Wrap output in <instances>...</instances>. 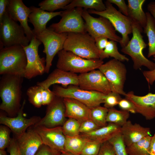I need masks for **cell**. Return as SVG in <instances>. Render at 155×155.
Returning <instances> with one entry per match:
<instances>
[{
    "label": "cell",
    "instance_id": "obj_1",
    "mask_svg": "<svg viewBox=\"0 0 155 155\" xmlns=\"http://www.w3.org/2000/svg\"><path fill=\"white\" fill-rule=\"evenodd\" d=\"M24 77L13 75H2L0 81V108L10 117L16 116L22 104V84Z\"/></svg>",
    "mask_w": 155,
    "mask_h": 155
},
{
    "label": "cell",
    "instance_id": "obj_2",
    "mask_svg": "<svg viewBox=\"0 0 155 155\" xmlns=\"http://www.w3.org/2000/svg\"><path fill=\"white\" fill-rule=\"evenodd\" d=\"M0 49V74L24 77L27 60L23 46L15 45Z\"/></svg>",
    "mask_w": 155,
    "mask_h": 155
},
{
    "label": "cell",
    "instance_id": "obj_3",
    "mask_svg": "<svg viewBox=\"0 0 155 155\" xmlns=\"http://www.w3.org/2000/svg\"><path fill=\"white\" fill-rule=\"evenodd\" d=\"M132 27V37L127 45L122 48L121 51L131 57L135 69H140L144 66L149 70H152L155 68V63L147 58L143 52V49L147 46L142 35L143 28L138 24L133 22Z\"/></svg>",
    "mask_w": 155,
    "mask_h": 155
},
{
    "label": "cell",
    "instance_id": "obj_4",
    "mask_svg": "<svg viewBox=\"0 0 155 155\" xmlns=\"http://www.w3.org/2000/svg\"><path fill=\"white\" fill-rule=\"evenodd\" d=\"M63 49L85 59H100L95 39L87 32L68 33Z\"/></svg>",
    "mask_w": 155,
    "mask_h": 155
},
{
    "label": "cell",
    "instance_id": "obj_5",
    "mask_svg": "<svg viewBox=\"0 0 155 155\" xmlns=\"http://www.w3.org/2000/svg\"><path fill=\"white\" fill-rule=\"evenodd\" d=\"M57 54V68L74 73L81 74L98 69L104 63L103 60L100 59H85L64 49Z\"/></svg>",
    "mask_w": 155,
    "mask_h": 155
},
{
    "label": "cell",
    "instance_id": "obj_6",
    "mask_svg": "<svg viewBox=\"0 0 155 155\" xmlns=\"http://www.w3.org/2000/svg\"><path fill=\"white\" fill-rule=\"evenodd\" d=\"M30 42L23 27L6 11L0 22V49L15 45L25 46Z\"/></svg>",
    "mask_w": 155,
    "mask_h": 155
},
{
    "label": "cell",
    "instance_id": "obj_7",
    "mask_svg": "<svg viewBox=\"0 0 155 155\" xmlns=\"http://www.w3.org/2000/svg\"><path fill=\"white\" fill-rule=\"evenodd\" d=\"M106 9L102 11H98L93 9H89L90 14H94L107 19L111 23L116 31L120 33L122 40L119 42L122 48L125 46L129 41V35L132 32V22L131 19L113 6L107 0L105 2Z\"/></svg>",
    "mask_w": 155,
    "mask_h": 155
},
{
    "label": "cell",
    "instance_id": "obj_8",
    "mask_svg": "<svg viewBox=\"0 0 155 155\" xmlns=\"http://www.w3.org/2000/svg\"><path fill=\"white\" fill-rule=\"evenodd\" d=\"M52 91L56 96L75 99L90 109L104 103L105 95L100 92L85 90L80 88L79 86L74 85L64 88L55 84L53 85Z\"/></svg>",
    "mask_w": 155,
    "mask_h": 155
},
{
    "label": "cell",
    "instance_id": "obj_9",
    "mask_svg": "<svg viewBox=\"0 0 155 155\" xmlns=\"http://www.w3.org/2000/svg\"><path fill=\"white\" fill-rule=\"evenodd\" d=\"M82 16L85 21L86 32L94 39L104 37L117 42L121 41L122 37L116 34L113 26L106 18L101 16L93 17L85 9H83Z\"/></svg>",
    "mask_w": 155,
    "mask_h": 155
},
{
    "label": "cell",
    "instance_id": "obj_10",
    "mask_svg": "<svg viewBox=\"0 0 155 155\" xmlns=\"http://www.w3.org/2000/svg\"><path fill=\"white\" fill-rule=\"evenodd\" d=\"M67 34V33H57L46 28L44 30L35 36L44 46L43 52L46 55V73H49L55 55L63 49Z\"/></svg>",
    "mask_w": 155,
    "mask_h": 155
},
{
    "label": "cell",
    "instance_id": "obj_11",
    "mask_svg": "<svg viewBox=\"0 0 155 155\" xmlns=\"http://www.w3.org/2000/svg\"><path fill=\"white\" fill-rule=\"evenodd\" d=\"M98 69L108 80L112 92L125 96L124 90L126 80L127 70L121 61L113 59L102 64Z\"/></svg>",
    "mask_w": 155,
    "mask_h": 155
},
{
    "label": "cell",
    "instance_id": "obj_12",
    "mask_svg": "<svg viewBox=\"0 0 155 155\" xmlns=\"http://www.w3.org/2000/svg\"><path fill=\"white\" fill-rule=\"evenodd\" d=\"M83 10L82 8L76 7L62 11L60 21L47 28L58 33L86 32L82 16Z\"/></svg>",
    "mask_w": 155,
    "mask_h": 155
},
{
    "label": "cell",
    "instance_id": "obj_13",
    "mask_svg": "<svg viewBox=\"0 0 155 155\" xmlns=\"http://www.w3.org/2000/svg\"><path fill=\"white\" fill-rule=\"evenodd\" d=\"M42 43L34 36L28 45L23 46L27 60L24 78L27 79H32L45 73L46 59L40 58L38 53V48Z\"/></svg>",
    "mask_w": 155,
    "mask_h": 155
},
{
    "label": "cell",
    "instance_id": "obj_14",
    "mask_svg": "<svg viewBox=\"0 0 155 155\" xmlns=\"http://www.w3.org/2000/svg\"><path fill=\"white\" fill-rule=\"evenodd\" d=\"M63 98L55 96L47 105L45 116L34 126H41L48 128L62 126L67 119Z\"/></svg>",
    "mask_w": 155,
    "mask_h": 155
},
{
    "label": "cell",
    "instance_id": "obj_15",
    "mask_svg": "<svg viewBox=\"0 0 155 155\" xmlns=\"http://www.w3.org/2000/svg\"><path fill=\"white\" fill-rule=\"evenodd\" d=\"M78 79V86L82 89L105 94L111 92L108 80L99 69L80 74Z\"/></svg>",
    "mask_w": 155,
    "mask_h": 155
},
{
    "label": "cell",
    "instance_id": "obj_16",
    "mask_svg": "<svg viewBox=\"0 0 155 155\" xmlns=\"http://www.w3.org/2000/svg\"><path fill=\"white\" fill-rule=\"evenodd\" d=\"M26 101L24 100L21 108L16 116L7 117L1 115L0 123L8 127L17 138L23 134L30 127L38 123L41 118L39 116H33L26 118L23 115V110Z\"/></svg>",
    "mask_w": 155,
    "mask_h": 155
},
{
    "label": "cell",
    "instance_id": "obj_17",
    "mask_svg": "<svg viewBox=\"0 0 155 155\" xmlns=\"http://www.w3.org/2000/svg\"><path fill=\"white\" fill-rule=\"evenodd\" d=\"M33 126V128L40 137L43 144L61 153L65 151V136L62 126L48 128L41 126Z\"/></svg>",
    "mask_w": 155,
    "mask_h": 155
},
{
    "label": "cell",
    "instance_id": "obj_18",
    "mask_svg": "<svg viewBox=\"0 0 155 155\" xmlns=\"http://www.w3.org/2000/svg\"><path fill=\"white\" fill-rule=\"evenodd\" d=\"M6 11L13 20L20 22L30 41L35 35L28 23L29 15L31 12L30 7L26 6L22 0H9Z\"/></svg>",
    "mask_w": 155,
    "mask_h": 155
},
{
    "label": "cell",
    "instance_id": "obj_19",
    "mask_svg": "<svg viewBox=\"0 0 155 155\" xmlns=\"http://www.w3.org/2000/svg\"><path fill=\"white\" fill-rule=\"evenodd\" d=\"M125 96L133 104L136 113L141 114L147 120L155 118V93H149L144 96H139L130 91L126 93Z\"/></svg>",
    "mask_w": 155,
    "mask_h": 155
},
{
    "label": "cell",
    "instance_id": "obj_20",
    "mask_svg": "<svg viewBox=\"0 0 155 155\" xmlns=\"http://www.w3.org/2000/svg\"><path fill=\"white\" fill-rule=\"evenodd\" d=\"M61 84L66 88L70 85L79 86L78 75L76 73L63 71L57 68L51 72L44 80L38 82L37 85L45 88H49L52 85Z\"/></svg>",
    "mask_w": 155,
    "mask_h": 155
},
{
    "label": "cell",
    "instance_id": "obj_21",
    "mask_svg": "<svg viewBox=\"0 0 155 155\" xmlns=\"http://www.w3.org/2000/svg\"><path fill=\"white\" fill-rule=\"evenodd\" d=\"M21 155H35L43 144L41 138L33 128L15 138Z\"/></svg>",
    "mask_w": 155,
    "mask_h": 155
},
{
    "label": "cell",
    "instance_id": "obj_22",
    "mask_svg": "<svg viewBox=\"0 0 155 155\" xmlns=\"http://www.w3.org/2000/svg\"><path fill=\"white\" fill-rule=\"evenodd\" d=\"M121 133L124 144L127 146L151 135V132L149 127H143L136 123L133 124L128 120L121 127Z\"/></svg>",
    "mask_w": 155,
    "mask_h": 155
},
{
    "label": "cell",
    "instance_id": "obj_23",
    "mask_svg": "<svg viewBox=\"0 0 155 155\" xmlns=\"http://www.w3.org/2000/svg\"><path fill=\"white\" fill-rule=\"evenodd\" d=\"M63 100L66 117L75 119L81 123L86 120L91 119V109L87 106L71 98H63Z\"/></svg>",
    "mask_w": 155,
    "mask_h": 155
},
{
    "label": "cell",
    "instance_id": "obj_24",
    "mask_svg": "<svg viewBox=\"0 0 155 155\" xmlns=\"http://www.w3.org/2000/svg\"><path fill=\"white\" fill-rule=\"evenodd\" d=\"M30 7L31 12L29 15L28 21L33 26L34 28L32 30L35 36L45 30L47 23L53 18L60 16L62 12L46 11L33 6Z\"/></svg>",
    "mask_w": 155,
    "mask_h": 155
},
{
    "label": "cell",
    "instance_id": "obj_25",
    "mask_svg": "<svg viewBox=\"0 0 155 155\" xmlns=\"http://www.w3.org/2000/svg\"><path fill=\"white\" fill-rule=\"evenodd\" d=\"M121 127L108 123L104 127H100L92 132L80 134L88 140L96 142L101 144L108 141L112 137L121 133Z\"/></svg>",
    "mask_w": 155,
    "mask_h": 155
},
{
    "label": "cell",
    "instance_id": "obj_26",
    "mask_svg": "<svg viewBox=\"0 0 155 155\" xmlns=\"http://www.w3.org/2000/svg\"><path fill=\"white\" fill-rule=\"evenodd\" d=\"M145 0H128V17L132 22L138 24L142 28L145 27L147 23L146 13L142 7Z\"/></svg>",
    "mask_w": 155,
    "mask_h": 155
},
{
    "label": "cell",
    "instance_id": "obj_27",
    "mask_svg": "<svg viewBox=\"0 0 155 155\" xmlns=\"http://www.w3.org/2000/svg\"><path fill=\"white\" fill-rule=\"evenodd\" d=\"M146 25L144 29L148 39V51L147 57L149 58L155 55V20L149 12H146Z\"/></svg>",
    "mask_w": 155,
    "mask_h": 155
},
{
    "label": "cell",
    "instance_id": "obj_28",
    "mask_svg": "<svg viewBox=\"0 0 155 155\" xmlns=\"http://www.w3.org/2000/svg\"><path fill=\"white\" fill-rule=\"evenodd\" d=\"M76 7H83L86 9H93L98 11H103L106 9L105 3L102 0H72L63 9L67 10Z\"/></svg>",
    "mask_w": 155,
    "mask_h": 155
},
{
    "label": "cell",
    "instance_id": "obj_29",
    "mask_svg": "<svg viewBox=\"0 0 155 155\" xmlns=\"http://www.w3.org/2000/svg\"><path fill=\"white\" fill-rule=\"evenodd\" d=\"M88 140L80 134L79 135L69 137L65 136L64 145L65 151L80 155Z\"/></svg>",
    "mask_w": 155,
    "mask_h": 155
},
{
    "label": "cell",
    "instance_id": "obj_30",
    "mask_svg": "<svg viewBox=\"0 0 155 155\" xmlns=\"http://www.w3.org/2000/svg\"><path fill=\"white\" fill-rule=\"evenodd\" d=\"M152 136H146L140 141L126 146L128 155H149Z\"/></svg>",
    "mask_w": 155,
    "mask_h": 155
},
{
    "label": "cell",
    "instance_id": "obj_31",
    "mask_svg": "<svg viewBox=\"0 0 155 155\" xmlns=\"http://www.w3.org/2000/svg\"><path fill=\"white\" fill-rule=\"evenodd\" d=\"M117 42L113 40H108L103 50L100 54V59L103 60L110 57L122 62L128 61L129 59L118 51Z\"/></svg>",
    "mask_w": 155,
    "mask_h": 155
},
{
    "label": "cell",
    "instance_id": "obj_32",
    "mask_svg": "<svg viewBox=\"0 0 155 155\" xmlns=\"http://www.w3.org/2000/svg\"><path fill=\"white\" fill-rule=\"evenodd\" d=\"M129 117V112L113 108L108 109L106 121L121 127L127 122Z\"/></svg>",
    "mask_w": 155,
    "mask_h": 155
},
{
    "label": "cell",
    "instance_id": "obj_33",
    "mask_svg": "<svg viewBox=\"0 0 155 155\" xmlns=\"http://www.w3.org/2000/svg\"><path fill=\"white\" fill-rule=\"evenodd\" d=\"M91 119L99 127H104L107 125L106 117L108 109L100 106L92 108Z\"/></svg>",
    "mask_w": 155,
    "mask_h": 155
},
{
    "label": "cell",
    "instance_id": "obj_34",
    "mask_svg": "<svg viewBox=\"0 0 155 155\" xmlns=\"http://www.w3.org/2000/svg\"><path fill=\"white\" fill-rule=\"evenodd\" d=\"M72 0H44L38 4L40 8L44 11L54 12L55 10L62 9L69 4Z\"/></svg>",
    "mask_w": 155,
    "mask_h": 155
},
{
    "label": "cell",
    "instance_id": "obj_35",
    "mask_svg": "<svg viewBox=\"0 0 155 155\" xmlns=\"http://www.w3.org/2000/svg\"><path fill=\"white\" fill-rule=\"evenodd\" d=\"M27 95L30 102L35 107L39 108L42 105L43 101L41 87L37 85L29 87Z\"/></svg>",
    "mask_w": 155,
    "mask_h": 155
},
{
    "label": "cell",
    "instance_id": "obj_36",
    "mask_svg": "<svg viewBox=\"0 0 155 155\" xmlns=\"http://www.w3.org/2000/svg\"><path fill=\"white\" fill-rule=\"evenodd\" d=\"M80 125L81 123L77 120L69 118L62 126L64 134L65 136L69 137L79 135Z\"/></svg>",
    "mask_w": 155,
    "mask_h": 155
},
{
    "label": "cell",
    "instance_id": "obj_37",
    "mask_svg": "<svg viewBox=\"0 0 155 155\" xmlns=\"http://www.w3.org/2000/svg\"><path fill=\"white\" fill-rule=\"evenodd\" d=\"M108 141L112 145L116 155H128L126 150V146L121 133Z\"/></svg>",
    "mask_w": 155,
    "mask_h": 155
},
{
    "label": "cell",
    "instance_id": "obj_38",
    "mask_svg": "<svg viewBox=\"0 0 155 155\" xmlns=\"http://www.w3.org/2000/svg\"><path fill=\"white\" fill-rule=\"evenodd\" d=\"M10 129L5 125L0 126V150H4L9 146L11 138L10 134Z\"/></svg>",
    "mask_w": 155,
    "mask_h": 155
},
{
    "label": "cell",
    "instance_id": "obj_39",
    "mask_svg": "<svg viewBox=\"0 0 155 155\" xmlns=\"http://www.w3.org/2000/svg\"><path fill=\"white\" fill-rule=\"evenodd\" d=\"M101 144L96 142L88 140L80 155H97Z\"/></svg>",
    "mask_w": 155,
    "mask_h": 155
},
{
    "label": "cell",
    "instance_id": "obj_40",
    "mask_svg": "<svg viewBox=\"0 0 155 155\" xmlns=\"http://www.w3.org/2000/svg\"><path fill=\"white\" fill-rule=\"evenodd\" d=\"M118 93L111 92L105 94L104 101V106L108 109L113 108L118 105L122 98Z\"/></svg>",
    "mask_w": 155,
    "mask_h": 155
},
{
    "label": "cell",
    "instance_id": "obj_41",
    "mask_svg": "<svg viewBox=\"0 0 155 155\" xmlns=\"http://www.w3.org/2000/svg\"><path fill=\"white\" fill-rule=\"evenodd\" d=\"M100 128L91 119L86 120L81 123L79 129L80 133H87Z\"/></svg>",
    "mask_w": 155,
    "mask_h": 155
},
{
    "label": "cell",
    "instance_id": "obj_42",
    "mask_svg": "<svg viewBox=\"0 0 155 155\" xmlns=\"http://www.w3.org/2000/svg\"><path fill=\"white\" fill-rule=\"evenodd\" d=\"M41 87L43 101L42 105H47L53 101L56 96L54 92L51 90L49 88H45Z\"/></svg>",
    "mask_w": 155,
    "mask_h": 155
},
{
    "label": "cell",
    "instance_id": "obj_43",
    "mask_svg": "<svg viewBox=\"0 0 155 155\" xmlns=\"http://www.w3.org/2000/svg\"><path fill=\"white\" fill-rule=\"evenodd\" d=\"M118 105L122 110L132 113H136L135 108L132 103L127 99L122 98Z\"/></svg>",
    "mask_w": 155,
    "mask_h": 155
},
{
    "label": "cell",
    "instance_id": "obj_44",
    "mask_svg": "<svg viewBox=\"0 0 155 155\" xmlns=\"http://www.w3.org/2000/svg\"><path fill=\"white\" fill-rule=\"evenodd\" d=\"M61 152L42 144L35 155H60Z\"/></svg>",
    "mask_w": 155,
    "mask_h": 155
},
{
    "label": "cell",
    "instance_id": "obj_45",
    "mask_svg": "<svg viewBox=\"0 0 155 155\" xmlns=\"http://www.w3.org/2000/svg\"><path fill=\"white\" fill-rule=\"evenodd\" d=\"M97 155H116L113 148L108 141L101 144Z\"/></svg>",
    "mask_w": 155,
    "mask_h": 155
},
{
    "label": "cell",
    "instance_id": "obj_46",
    "mask_svg": "<svg viewBox=\"0 0 155 155\" xmlns=\"http://www.w3.org/2000/svg\"><path fill=\"white\" fill-rule=\"evenodd\" d=\"M111 4H115L118 7L121 12L128 17V7L124 0H107Z\"/></svg>",
    "mask_w": 155,
    "mask_h": 155
},
{
    "label": "cell",
    "instance_id": "obj_47",
    "mask_svg": "<svg viewBox=\"0 0 155 155\" xmlns=\"http://www.w3.org/2000/svg\"><path fill=\"white\" fill-rule=\"evenodd\" d=\"M153 57V60L155 62V55ZM143 74L148 84L152 85L155 81V68L152 70L144 71Z\"/></svg>",
    "mask_w": 155,
    "mask_h": 155
},
{
    "label": "cell",
    "instance_id": "obj_48",
    "mask_svg": "<svg viewBox=\"0 0 155 155\" xmlns=\"http://www.w3.org/2000/svg\"><path fill=\"white\" fill-rule=\"evenodd\" d=\"M8 148L10 155H21L15 138H11Z\"/></svg>",
    "mask_w": 155,
    "mask_h": 155
},
{
    "label": "cell",
    "instance_id": "obj_49",
    "mask_svg": "<svg viewBox=\"0 0 155 155\" xmlns=\"http://www.w3.org/2000/svg\"><path fill=\"white\" fill-rule=\"evenodd\" d=\"M96 47L99 55L105 48L108 41V39L106 37H100L95 39Z\"/></svg>",
    "mask_w": 155,
    "mask_h": 155
},
{
    "label": "cell",
    "instance_id": "obj_50",
    "mask_svg": "<svg viewBox=\"0 0 155 155\" xmlns=\"http://www.w3.org/2000/svg\"><path fill=\"white\" fill-rule=\"evenodd\" d=\"M9 0H0V22L1 21L4 14L6 11V9Z\"/></svg>",
    "mask_w": 155,
    "mask_h": 155
},
{
    "label": "cell",
    "instance_id": "obj_51",
    "mask_svg": "<svg viewBox=\"0 0 155 155\" xmlns=\"http://www.w3.org/2000/svg\"><path fill=\"white\" fill-rule=\"evenodd\" d=\"M147 9L155 20V1L149 3L147 5Z\"/></svg>",
    "mask_w": 155,
    "mask_h": 155
},
{
    "label": "cell",
    "instance_id": "obj_52",
    "mask_svg": "<svg viewBox=\"0 0 155 155\" xmlns=\"http://www.w3.org/2000/svg\"><path fill=\"white\" fill-rule=\"evenodd\" d=\"M149 155H155V133L152 137Z\"/></svg>",
    "mask_w": 155,
    "mask_h": 155
},
{
    "label": "cell",
    "instance_id": "obj_53",
    "mask_svg": "<svg viewBox=\"0 0 155 155\" xmlns=\"http://www.w3.org/2000/svg\"><path fill=\"white\" fill-rule=\"evenodd\" d=\"M60 155H80L73 154L68 152L65 151L64 152L61 153Z\"/></svg>",
    "mask_w": 155,
    "mask_h": 155
},
{
    "label": "cell",
    "instance_id": "obj_54",
    "mask_svg": "<svg viewBox=\"0 0 155 155\" xmlns=\"http://www.w3.org/2000/svg\"><path fill=\"white\" fill-rule=\"evenodd\" d=\"M0 155H7L5 150H0Z\"/></svg>",
    "mask_w": 155,
    "mask_h": 155
}]
</instances>
